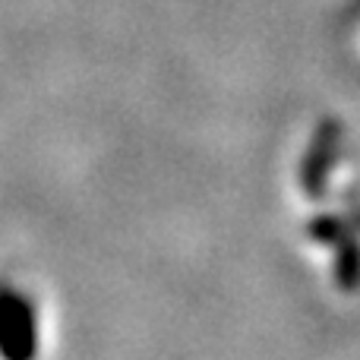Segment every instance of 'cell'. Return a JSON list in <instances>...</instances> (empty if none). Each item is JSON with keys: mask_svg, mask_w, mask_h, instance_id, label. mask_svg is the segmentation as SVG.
I'll return each instance as SVG.
<instances>
[{"mask_svg": "<svg viewBox=\"0 0 360 360\" xmlns=\"http://www.w3.org/2000/svg\"><path fill=\"white\" fill-rule=\"evenodd\" d=\"M0 348L4 360H35L38 351V326L29 297L13 288H4L0 297Z\"/></svg>", "mask_w": 360, "mask_h": 360, "instance_id": "6da1fadb", "label": "cell"}, {"mask_svg": "<svg viewBox=\"0 0 360 360\" xmlns=\"http://www.w3.org/2000/svg\"><path fill=\"white\" fill-rule=\"evenodd\" d=\"M338 149H342V124L335 117L319 120L316 133L310 139V149L300 162V186L310 199H323L326 186H329V174L338 162Z\"/></svg>", "mask_w": 360, "mask_h": 360, "instance_id": "7a4b0ae2", "label": "cell"}, {"mask_svg": "<svg viewBox=\"0 0 360 360\" xmlns=\"http://www.w3.org/2000/svg\"><path fill=\"white\" fill-rule=\"evenodd\" d=\"M335 285L342 291H357L360 288V234H348L335 247Z\"/></svg>", "mask_w": 360, "mask_h": 360, "instance_id": "3957f363", "label": "cell"}, {"mask_svg": "<svg viewBox=\"0 0 360 360\" xmlns=\"http://www.w3.org/2000/svg\"><path fill=\"white\" fill-rule=\"evenodd\" d=\"M307 231H310V237L316 243H326V247H338V243L345 240L348 234H354V228H351V218L348 215H316L310 224H307Z\"/></svg>", "mask_w": 360, "mask_h": 360, "instance_id": "277c9868", "label": "cell"}, {"mask_svg": "<svg viewBox=\"0 0 360 360\" xmlns=\"http://www.w3.org/2000/svg\"><path fill=\"white\" fill-rule=\"evenodd\" d=\"M348 218H351V228H354V231H357V234H360V205H357V209H354V212H351V215H348Z\"/></svg>", "mask_w": 360, "mask_h": 360, "instance_id": "5b68a950", "label": "cell"}]
</instances>
